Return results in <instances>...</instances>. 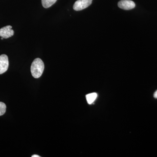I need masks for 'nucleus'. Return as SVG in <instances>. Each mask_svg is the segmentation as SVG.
<instances>
[{"mask_svg": "<svg viewBox=\"0 0 157 157\" xmlns=\"http://www.w3.org/2000/svg\"><path fill=\"white\" fill-rule=\"evenodd\" d=\"M9 67V58L5 54L0 56V74L5 73Z\"/></svg>", "mask_w": 157, "mask_h": 157, "instance_id": "7ed1b4c3", "label": "nucleus"}, {"mask_svg": "<svg viewBox=\"0 0 157 157\" xmlns=\"http://www.w3.org/2000/svg\"><path fill=\"white\" fill-rule=\"evenodd\" d=\"M6 106L5 103L0 102V116L4 115L6 112Z\"/></svg>", "mask_w": 157, "mask_h": 157, "instance_id": "6e6552de", "label": "nucleus"}, {"mask_svg": "<svg viewBox=\"0 0 157 157\" xmlns=\"http://www.w3.org/2000/svg\"><path fill=\"white\" fill-rule=\"evenodd\" d=\"M3 39H4V38H2H2H1V39H2V40H3Z\"/></svg>", "mask_w": 157, "mask_h": 157, "instance_id": "9b49d317", "label": "nucleus"}, {"mask_svg": "<svg viewBox=\"0 0 157 157\" xmlns=\"http://www.w3.org/2000/svg\"><path fill=\"white\" fill-rule=\"evenodd\" d=\"M154 98L157 99V90L155 91L154 94Z\"/></svg>", "mask_w": 157, "mask_h": 157, "instance_id": "1a4fd4ad", "label": "nucleus"}, {"mask_svg": "<svg viewBox=\"0 0 157 157\" xmlns=\"http://www.w3.org/2000/svg\"><path fill=\"white\" fill-rule=\"evenodd\" d=\"M98 94L96 93H91V94L86 95V97L88 104H91L94 103L98 98Z\"/></svg>", "mask_w": 157, "mask_h": 157, "instance_id": "423d86ee", "label": "nucleus"}, {"mask_svg": "<svg viewBox=\"0 0 157 157\" xmlns=\"http://www.w3.org/2000/svg\"><path fill=\"white\" fill-rule=\"evenodd\" d=\"M11 25L6 26L0 29V37L4 39H8L12 36L14 34V31L12 29Z\"/></svg>", "mask_w": 157, "mask_h": 157, "instance_id": "20e7f679", "label": "nucleus"}, {"mask_svg": "<svg viewBox=\"0 0 157 157\" xmlns=\"http://www.w3.org/2000/svg\"><path fill=\"white\" fill-rule=\"evenodd\" d=\"M32 157H40L39 155H33L32 156Z\"/></svg>", "mask_w": 157, "mask_h": 157, "instance_id": "9d476101", "label": "nucleus"}, {"mask_svg": "<svg viewBox=\"0 0 157 157\" xmlns=\"http://www.w3.org/2000/svg\"><path fill=\"white\" fill-rule=\"evenodd\" d=\"M93 0H77L73 5V9L79 11L87 8L90 6Z\"/></svg>", "mask_w": 157, "mask_h": 157, "instance_id": "f03ea898", "label": "nucleus"}, {"mask_svg": "<svg viewBox=\"0 0 157 157\" xmlns=\"http://www.w3.org/2000/svg\"><path fill=\"white\" fill-rule=\"evenodd\" d=\"M44 70V64L42 59H35L32 63L31 71L32 75L35 78H39L43 73Z\"/></svg>", "mask_w": 157, "mask_h": 157, "instance_id": "f257e3e1", "label": "nucleus"}, {"mask_svg": "<svg viewBox=\"0 0 157 157\" xmlns=\"http://www.w3.org/2000/svg\"><path fill=\"white\" fill-rule=\"evenodd\" d=\"M118 6L121 9L129 10L135 8V4L131 0H121L118 3Z\"/></svg>", "mask_w": 157, "mask_h": 157, "instance_id": "39448f33", "label": "nucleus"}, {"mask_svg": "<svg viewBox=\"0 0 157 157\" xmlns=\"http://www.w3.org/2000/svg\"><path fill=\"white\" fill-rule=\"evenodd\" d=\"M57 0H42V6L45 9L49 8L54 5Z\"/></svg>", "mask_w": 157, "mask_h": 157, "instance_id": "0eeeda50", "label": "nucleus"}]
</instances>
